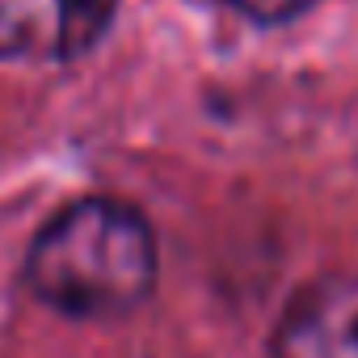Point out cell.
Listing matches in <instances>:
<instances>
[{"instance_id":"cell-2","label":"cell","mask_w":358,"mask_h":358,"mask_svg":"<svg viewBox=\"0 0 358 358\" xmlns=\"http://www.w3.org/2000/svg\"><path fill=\"white\" fill-rule=\"evenodd\" d=\"M122 0H0V64H76L101 47Z\"/></svg>"},{"instance_id":"cell-4","label":"cell","mask_w":358,"mask_h":358,"mask_svg":"<svg viewBox=\"0 0 358 358\" xmlns=\"http://www.w3.org/2000/svg\"><path fill=\"white\" fill-rule=\"evenodd\" d=\"M207 9H224V13H236L241 22L257 26V30H278V26H291L299 22L316 0H199Z\"/></svg>"},{"instance_id":"cell-1","label":"cell","mask_w":358,"mask_h":358,"mask_svg":"<svg viewBox=\"0 0 358 358\" xmlns=\"http://www.w3.org/2000/svg\"><path fill=\"white\" fill-rule=\"evenodd\" d=\"M22 274L34 299L59 316H127L156 291V228L122 199H76L38 228Z\"/></svg>"},{"instance_id":"cell-3","label":"cell","mask_w":358,"mask_h":358,"mask_svg":"<svg viewBox=\"0 0 358 358\" xmlns=\"http://www.w3.org/2000/svg\"><path fill=\"white\" fill-rule=\"evenodd\" d=\"M274 358H358V274H320L303 282L274 333Z\"/></svg>"}]
</instances>
